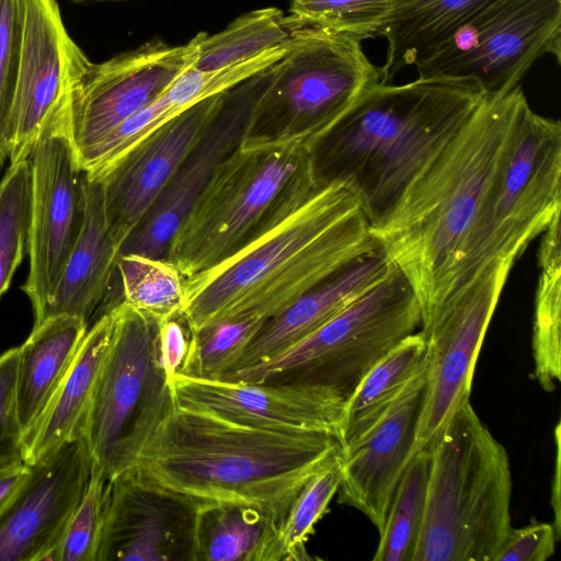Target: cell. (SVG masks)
<instances>
[{"mask_svg": "<svg viewBox=\"0 0 561 561\" xmlns=\"http://www.w3.org/2000/svg\"><path fill=\"white\" fill-rule=\"evenodd\" d=\"M342 451L336 432L253 426L172 398L127 470L201 503L251 504L282 522L307 481Z\"/></svg>", "mask_w": 561, "mask_h": 561, "instance_id": "277c9868", "label": "cell"}, {"mask_svg": "<svg viewBox=\"0 0 561 561\" xmlns=\"http://www.w3.org/2000/svg\"><path fill=\"white\" fill-rule=\"evenodd\" d=\"M533 325L534 376L547 392L561 379V257L538 260Z\"/></svg>", "mask_w": 561, "mask_h": 561, "instance_id": "1f68e13d", "label": "cell"}, {"mask_svg": "<svg viewBox=\"0 0 561 561\" xmlns=\"http://www.w3.org/2000/svg\"><path fill=\"white\" fill-rule=\"evenodd\" d=\"M391 267L379 245L336 271L266 320L227 374L265 362L299 342L385 278Z\"/></svg>", "mask_w": 561, "mask_h": 561, "instance_id": "7402d4cb", "label": "cell"}, {"mask_svg": "<svg viewBox=\"0 0 561 561\" xmlns=\"http://www.w3.org/2000/svg\"><path fill=\"white\" fill-rule=\"evenodd\" d=\"M494 0H397L381 37L387 39L381 82L432 53Z\"/></svg>", "mask_w": 561, "mask_h": 561, "instance_id": "4316f807", "label": "cell"}, {"mask_svg": "<svg viewBox=\"0 0 561 561\" xmlns=\"http://www.w3.org/2000/svg\"><path fill=\"white\" fill-rule=\"evenodd\" d=\"M30 164V268L22 286L34 321L46 307L81 232L85 214L84 171L71 134V117L39 131Z\"/></svg>", "mask_w": 561, "mask_h": 561, "instance_id": "7c38bea8", "label": "cell"}, {"mask_svg": "<svg viewBox=\"0 0 561 561\" xmlns=\"http://www.w3.org/2000/svg\"><path fill=\"white\" fill-rule=\"evenodd\" d=\"M265 321L257 317L224 320L191 332L187 355L180 373L220 378L232 369Z\"/></svg>", "mask_w": 561, "mask_h": 561, "instance_id": "e575fe53", "label": "cell"}, {"mask_svg": "<svg viewBox=\"0 0 561 561\" xmlns=\"http://www.w3.org/2000/svg\"><path fill=\"white\" fill-rule=\"evenodd\" d=\"M431 450L423 448L409 462L397 486L374 561H413L422 529Z\"/></svg>", "mask_w": 561, "mask_h": 561, "instance_id": "4dcf8cb0", "label": "cell"}, {"mask_svg": "<svg viewBox=\"0 0 561 561\" xmlns=\"http://www.w3.org/2000/svg\"><path fill=\"white\" fill-rule=\"evenodd\" d=\"M88 330L80 318L50 317L34 325L19 346L16 402L24 443L69 371Z\"/></svg>", "mask_w": 561, "mask_h": 561, "instance_id": "cb8c5ba5", "label": "cell"}, {"mask_svg": "<svg viewBox=\"0 0 561 561\" xmlns=\"http://www.w3.org/2000/svg\"><path fill=\"white\" fill-rule=\"evenodd\" d=\"M84 193L81 232L34 325L50 317L72 316L84 320L90 328L106 313L119 245L107 221L102 182L84 173Z\"/></svg>", "mask_w": 561, "mask_h": 561, "instance_id": "603a6c76", "label": "cell"}, {"mask_svg": "<svg viewBox=\"0 0 561 561\" xmlns=\"http://www.w3.org/2000/svg\"><path fill=\"white\" fill-rule=\"evenodd\" d=\"M397 0H293L287 21L294 28L324 27L360 41L382 36Z\"/></svg>", "mask_w": 561, "mask_h": 561, "instance_id": "d6a6232c", "label": "cell"}, {"mask_svg": "<svg viewBox=\"0 0 561 561\" xmlns=\"http://www.w3.org/2000/svg\"><path fill=\"white\" fill-rule=\"evenodd\" d=\"M295 30L277 8L248 12L214 35L204 34L194 67L216 71L237 65L265 50L286 46Z\"/></svg>", "mask_w": 561, "mask_h": 561, "instance_id": "f1b7e54d", "label": "cell"}, {"mask_svg": "<svg viewBox=\"0 0 561 561\" xmlns=\"http://www.w3.org/2000/svg\"><path fill=\"white\" fill-rule=\"evenodd\" d=\"M279 519L259 506L204 503L194 534V561H283Z\"/></svg>", "mask_w": 561, "mask_h": 561, "instance_id": "484cf974", "label": "cell"}, {"mask_svg": "<svg viewBox=\"0 0 561 561\" xmlns=\"http://www.w3.org/2000/svg\"><path fill=\"white\" fill-rule=\"evenodd\" d=\"M25 462L0 467V514L28 473Z\"/></svg>", "mask_w": 561, "mask_h": 561, "instance_id": "b9f144b4", "label": "cell"}, {"mask_svg": "<svg viewBox=\"0 0 561 561\" xmlns=\"http://www.w3.org/2000/svg\"><path fill=\"white\" fill-rule=\"evenodd\" d=\"M113 328L112 309L88 330L77 356L35 430L24 443V462L32 465L62 444L82 436L96 377Z\"/></svg>", "mask_w": 561, "mask_h": 561, "instance_id": "d4e9b609", "label": "cell"}, {"mask_svg": "<svg viewBox=\"0 0 561 561\" xmlns=\"http://www.w3.org/2000/svg\"><path fill=\"white\" fill-rule=\"evenodd\" d=\"M488 94L474 79L440 76L370 87L307 145L314 185L344 186L380 230Z\"/></svg>", "mask_w": 561, "mask_h": 561, "instance_id": "7a4b0ae2", "label": "cell"}, {"mask_svg": "<svg viewBox=\"0 0 561 561\" xmlns=\"http://www.w3.org/2000/svg\"><path fill=\"white\" fill-rule=\"evenodd\" d=\"M30 224L28 160L10 162L0 181V297L27 250Z\"/></svg>", "mask_w": 561, "mask_h": 561, "instance_id": "d590c367", "label": "cell"}, {"mask_svg": "<svg viewBox=\"0 0 561 561\" xmlns=\"http://www.w3.org/2000/svg\"><path fill=\"white\" fill-rule=\"evenodd\" d=\"M426 448L431 468L413 561H494L512 527L505 447L468 401Z\"/></svg>", "mask_w": 561, "mask_h": 561, "instance_id": "5b68a950", "label": "cell"}, {"mask_svg": "<svg viewBox=\"0 0 561 561\" xmlns=\"http://www.w3.org/2000/svg\"><path fill=\"white\" fill-rule=\"evenodd\" d=\"M559 534L554 524L538 520L511 527L494 561H546L556 551Z\"/></svg>", "mask_w": 561, "mask_h": 561, "instance_id": "ab89813d", "label": "cell"}, {"mask_svg": "<svg viewBox=\"0 0 561 561\" xmlns=\"http://www.w3.org/2000/svg\"><path fill=\"white\" fill-rule=\"evenodd\" d=\"M209 96L133 147L100 179L112 233L121 247L168 185L225 100Z\"/></svg>", "mask_w": 561, "mask_h": 561, "instance_id": "44dd1931", "label": "cell"}, {"mask_svg": "<svg viewBox=\"0 0 561 561\" xmlns=\"http://www.w3.org/2000/svg\"><path fill=\"white\" fill-rule=\"evenodd\" d=\"M514 263L507 257L491 260L455 298L422 323L428 387L416 453L428 447L469 401L477 358Z\"/></svg>", "mask_w": 561, "mask_h": 561, "instance_id": "5bb4252c", "label": "cell"}, {"mask_svg": "<svg viewBox=\"0 0 561 561\" xmlns=\"http://www.w3.org/2000/svg\"><path fill=\"white\" fill-rule=\"evenodd\" d=\"M75 3H87V2H107V1H119V0H70Z\"/></svg>", "mask_w": 561, "mask_h": 561, "instance_id": "7bdbcfd3", "label": "cell"}, {"mask_svg": "<svg viewBox=\"0 0 561 561\" xmlns=\"http://www.w3.org/2000/svg\"><path fill=\"white\" fill-rule=\"evenodd\" d=\"M545 55L561 62V0H494L415 67L419 78H471L495 93Z\"/></svg>", "mask_w": 561, "mask_h": 561, "instance_id": "8fae6325", "label": "cell"}, {"mask_svg": "<svg viewBox=\"0 0 561 561\" xmlns=\"http://www.w3.org/2000/svg\"><path fill=\"white\" fill-rule=\"evenodd\" d=\"M28 467L0 514V561H54L87 490L92 459L81 436Z\"/></svg>", "mask_w": 561, "mask_h": 561, "instance_id": "2e32d148", "label": "cell"}, {"mask_svg": "<svg viewBox=\"0 0 561 561\" xmlns=\"http://www.w3.org/2000/svg\"><path fill=\"white\" fill-rule=\"evenodd\" d=\"M426 344L421 330L390 350L345 401L341 434L343 448L359 439L387 412L423 367Z\"/></svg>", "mask_w": 561, "mask_h": 561, "instance_id": "83f0119b", "label": "cell"}, {"mask_svg": "<svg viewBox=\"0 0 561 561\" xmlns=\"http://www.w3.org/2000/svg\"><path fill=\"white\" fill-rule=\"evenodd\" d=\"M19 56L9 118L10 162L27 159L47 124L71 117L92 61L68 33L57 0H16Z\"/></svg>", "mask_w": 561, "mask_h": 561, "instance_id": "4fadbf2b", "label": "cell"}, {"mask_svg": "<svg viewBox=\"0 0 561 561\" xmlns=\"http://www.w3.org/2000/svg\"><path fill=\"white\" fill-rule=\"evenodd\" d=\"M19 347L0 356V467L24 462V437L16 402Z\"/></svg>", "mask_w": 561, "mask_h": 561, "instance_id": "f35d334b", "label": "cell"}, {"mask_svg": "<svg viewBox=\"0 0 561 561\" xmlns=\"http://www.w3.org/2000/svg\"><path fill=\"white\" fill-rule=\"evenodd\" d=\"M421 324L415 293L392 264L385 278L299 342L218 379L320 385L346 401L367 373Z\"/></svg>", "mask_w": 561, "mask_h": 561, "instance_id": "52a82bcc", "label": "cell"}, {"mask_svg": "<svg viewBox=\"0 0 561 561\" xmlns=\"http://www.w3.org/2000/svg\"><path fill=\"white\" fill-rule=\"evenodd\" d=\"M113 283L122 301L160 322L183 314L185 277L167 259L119 254Z\"/></svg>", "mask_w": 561, "mask_h": 561, "instance_id": "f546056e", "label": "cell"}, {"mask_svg": "<svg viewBox=\"0 0 561 561\" xmlns=\"http://www.w3.org/2000/svg\"><path fill=\"white\" fill-rule=\"evenodd\" d=\"M520 87L489 93L410 187L399 209L371 233L409 280L422 323L456 296L518 116Z\"/></svg>", "mask_w": 561, "mask_h": 561, "instance_id": "3957f363", "label": "cell"}, {"mask_svg": "<svg viewBox=\"0 0 561 561\" xmlns=\"http://www.w3.org/2000/svg\"><path fill=\"white\" fill-rule=\"evenodd\" d=\"M379 245L353 194L339 183L316 186L307 157L256 233L219 265L185 278L182 316L191 332L268 320Z\"/></svg>", "mask_w": 561, "mask_h": 561, "instance_id": "6da1fadb", "label": "cell"}, {"mask_svg": "<svg viewBox=\"0 0 561 561\" xmlns=\"http://www.w3.org/2000/svg\"><path fill=\"white\" fill-rule=\"evenodd\" d=\"M85 415L82 437L106 481L127 470L172 401L159 363L160 321L121 301Z\"/></svg>", "mask_w": 561, "mask_h": 561, "instance_id": "9c48e42d", "label": "cell"}, {"mask_svg": "<svg viewBox=\"0 0 561 561\" xmlns=\"http://www.w3.org/2000/svg\"><path fill=\"white\" fill-rule=\"evenodd\" d=\"M204 34L176 46L151 41L105 61L92 62L72 101L71 134L77 154L152 103L193 67Z\"/></svg>", "mask_w": 561, "mask_h": 561, "instance_id": "9a60e30c", "label": "cell"}, {"mask_svg": "<svg viewBox=\"0 0 561 561\" xmlns=\"http://www.w3.org/2000/svg\"><path fill=\"white\" fill-rule=\"evenodd\" d=\"M191 331L183 316L160 323L158 337L159 363L168 383L180 373L187 355Z\"/></svg>", "mask_w": 561, "mask_h": 561, "instance_id": "60d3db41", "label": "cell"}, {"mask_svg": "<svg viewBox=\"0 0 561 561\" xmlns=\"http://www.w3.org/2000/svg\"><path fill=\"white\" fill-rule=\"evenodd\" d=\"M428 387L426 359L387 412L343 448L337 503L362 512L380 534L415 440Z\"/></svg>", "mask_w": 561, "mask_h": 561, "instance_id": "ffe728a7", "label": "cell"}, {"mask_svg": "<svg viewBox=\"0 0 561 561\" xmlns=\"http://www.w3.org/2000/svg\"><path fill=\"white\" fill-rule=\"evenodd\" d=\"M379 82L381 67L369 60L360 39L324 27H298L284 56L268 68L243 141L308 145Z\"/></svg>", "mask_w": 561, "mask_h": 561, "instance_id": "8992f818", "label": "cell"}, {"mask_svg": "<svg viewBox=\"0 0 561 561\" xmlns=\"http://www.w3.org/2000/svg\"><path fill=\"white\" fill-rule=\"evenodd\" d=\"M106 482L92 467L87 490L66 527L54 561H98Z\"/></svg>", "mask_w": 561, "mask_h": 561, "instance_id": "8d00e7d4", "label": "cell"}, {"mask_svg": "<svg viewBox=\"0 0 561 561\" xmlns=\"http://www.w3.org/2000/svg\"><path fill=\"white\" fill-rule=\"evenodd\" d=\"M202 504L126 470L106 482L98 561H194Z\"/></svg>", "mask_w": 561, "mask_h": 561, "instance_id": "e0dca14e", "label": "cell"}, {"mask_svg": "<svg viewBox=\"0 0 561 561\" xmlns=\"http://www.w3.org/2000/svg\"><path fill=\"white\" fill-rule=\"evenodd\" d=\"M19 23L16 0H0V165L9 159V118L16 78Z\"/></svg>", "mask_w": 561, "mask_h": 561, "instance_id": "74e56055", "label": "cell"}, {"mask_svg": "<svg viewBox=\"0 0 561 561\" xmlns=\"http://www.w3.org/2000/svg\"><path fill=\"white\" fill-rule=\"evenodd\" d=\"M307 157L300 140H242L183 220L164 259L187 278L233 255L261 228Z\"/></svg>", "mask_w": 561, "mask_h": 561, "instance_id": "ba28073f", "label": "cell"}, {"mask_svg": "<svg viewBox=\"0 0 561 561\" xmlns=\"http://www.w3.org/2000/svg\"><path fill=\"white\" fill-rule=\"evenodd\" d=\"M268 68L225 93L219 111L124 241L118 255L135 253L165 257L170 242L213 175L242 142L255 102L267 80Z\"/></svg>", "mask_w": 561, "mask_h": 561, "instance_id": "ac0fdd59", "label": "cell"}, {"mask_svg": "<svg viewBox=\"0 0 561 561\" xmlns=\"http://www.w3.org/2000/svg\"><path fill=\"white\" fill-rule=\"evenodd\" d=\"M342 479V454L312 476L298 492L278 526L283 561L310 560L307 541L327 513Z\"/></svg>", "mask_w": 561, "mask_h": 561, "instance_id": "836d02e7", "label": "cell"}, {"mask_svg": "<svg viewBox=\"0 0 561 561\" xmlns=\"http://www.w3.org/2000/svg\"><path fill=\"white\" fill-rule=\"evenodd\" d=\"M560 210L561 124L526 103L467 252L457 294L491 260L516 261Z\"/></svg>", "mask_w": 561, "mask_h": 561, "instance_id": "30bf717a", "label": "cell"}, {"mask_svg": "<svg viewBox=\"0 0 561 561\" xmlns=\"http://www.w3.org/2000/svg\"><path fill=\"white\" fill-rule=\"evenodd\" d=\"M181 405L259 427L341 434L345 399L334 389L299 382H243L178 373L170 381ZM342 435V434H341Z\"/></svg>", "mask_w": 561, "mask_h": 561, "instance_id": "d6986e66", "label": "cell"}]
</instances>
